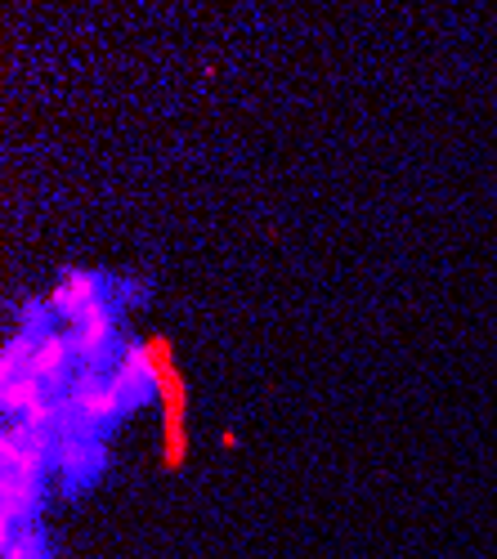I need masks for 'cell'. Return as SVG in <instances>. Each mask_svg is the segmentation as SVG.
<instances>
[{
    "label": "cell",
    "mask_w": 497,
    "mask_h": 559,
    "mask_svg": "<svg viewBox=\"0 0 497 559\" xmlns=\"http://www.w3.org/2000/svg\"><path fill=\"white\" fill-rule=\"evenodd\" d=\"M113 385H117L126 412H134V407H144L149 399H157L162 394V358H157V345L153 341L149 345L126 341V354L113 367Z\"/></svg>",
    "instance_id": "1"
},
{
    "label": "cell",
    "mask_w": 497,
    "mask_h": 559,
    "mask_svg": "<svg viewBox=\"0 0 497 559\" xmlns=\"http://www.w3.org/2000/svg\"><path fill=\"white\" fill-rule=\"evenodd\" d=\"M108 465L104 439H90V435H59V456H55V475L59 488L68 497H76L85 484H95Z\"/></svg>",
    "instance_id": "2"
},
{
    "label": "cell",
    "mask_w": 497,
    "mask_h": 559,
    "mask_svg": "<svg viewBox=\"0 0 497 559\" xmlns=\"http://www.w3.org/2000/svg\"><path fill=\"white\" fill-rule=\"evenodd\" d=\"M113 292H117V283H108V277H99V273L76 269V273H68L63 283H59L50 296H45V300H50V309H55L59 322L76 328V322H81L90 309H95V305H108Z\"/></svg>",
    "instance_id": "3"
},
{
    "label": "cell",
    "mask_w": 497,
    "mask_h": 559,
    "mask_svg": "<svg viewBox=\"0 0 497 559\" xmlns=\"http://www.w3.org/2000/svg\"><path fill=\"white\" fill-rule=\"evenodd\" d=\"M157 345V358H162V403H166V465H185V452H189V430H185V407H189V394H185V381L170 362V349L166 341H153Z\"/></svg>",
    "instance_id": "4"
},
{
    "label": "cell",
    "mask_w": 497,
    "mask_h": 559,
    "mask_svg": "<svg viewBox=\"0 0 497 559\" xmlns=\"http://www.w3.org/2000/svg\"><path fill=\"white\" fill-rule=\"evenodd\" d=\"M50 399V390H45L36 377H19V381H5V390H0V407H5L10 421H23V416Z\"/></svg>",
    "instance_id": "5"
},
{
    "label": "cell",
    "mask_w": 497,
    "mask_h": 559,
    "mask_svg": "<svg viewBox=\"0 0 497 559\" xmlns=\"http://www.w3.org/2000/svg\"><path fill=\"white\" fill-rule=\"evenodd\" d=\"M0 555L5 559H55V546H50V537H45L36 524L32 528H19V533H0Z\"/></svg>",
    "instance_id": "6"
}]
</instances>
